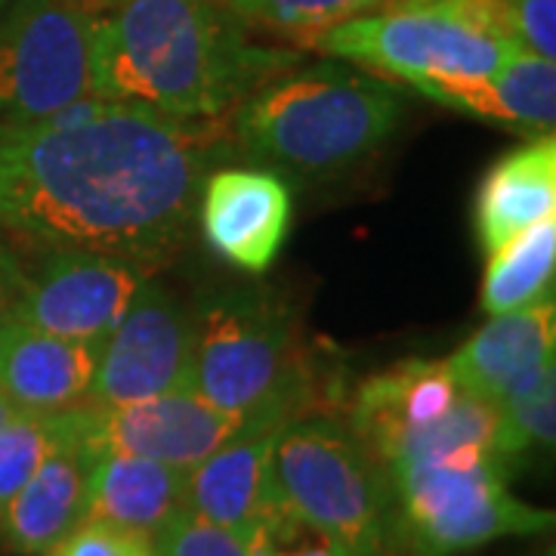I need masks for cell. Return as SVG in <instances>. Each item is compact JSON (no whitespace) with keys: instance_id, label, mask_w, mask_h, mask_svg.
I'll return each instance as SVG.
<instances>
[{"instance_id":"16","label":"cell","mask_w":556,"mask_h":556,"mask_svg":"<svg viewBox=\"0 0 556 556\" xmlns=\"http://www.w3.org/2000/svg\"><path fill=\"white\" fill-rule=\"evenodd\" d=\"M556 306L554 298L535 306L497 313L448 358V371L460 390L497 405L522 380L554 365Z\"/></svg>"},{"instance_id":"6","label":"cell","mask_w":556,"mask_h":556,"mask_svg":"<svg viewBox=\"0 0 556 556\" xmlns=\"http://www.w3.org/2000/svg\"><path fill=\"white\" fill-rule=\"evenodd\" d=\"M350 430L383 470L412 460L497 452V405L457 387L448 362L405 358L365 380L350 405Z\"/></svg>"},{"instance_id":"12","label":"cell","mask_w":556,"mask_h":556,"mask_svg":"<svg viewBox=\"0 0 556 556\" xmlns=\"http://www.w3.org/2000/svg\"><path fill=\"white\" fill-rule=\"evenodd\" d=\"M146 278L149 266L137 260L90 251H50L35 273H22L13 316L56 338L102 343Z\"/></svg>"},{"instance_id":"27","label":"cell","mask_w":556,"mask_h":556,"mask_svg":"<svg viewBox=\"0 0 556 556\" xmlns=\"http://www.w3.org/2000/svg\"><path fill=\"white\" fill-rule=\"evenodd\" d=\"M50 556H152V538L84 519L78 529L50 551Z\"/></svg>"},{"instance_id":"8","label":"cell","mask_w":556,"mask_h":556,"mask_svg":"<svg viewBox=\"0 0 556 556\" xmlns=\"http://www.w3.org/2000/svg\"><path fill=\"white\" fill-rule=\"evenodd\" d=\"M93 13L80 0L0 7V127H25L93 100Z\"/></svg>"},{"instance_id":"9","label":"cell","mask_w":556,"mask_h":556,"mask_svg":"<svg viewBox=\"0 0 556 556\" xmlns=\"http://www.w3.org/2000/svg\"><path fill=\"white\" fill-rule=\"evenodd\" d=\"M306 47L412 87L485 78L522 50L430 7L356 16L309 38Z\"/></svg>"},{"instance_id":"28","label":"cell","mask_w":556,"mask_h":556,"mask_svg":"<svg viewBox=\"0 0 556 556\" xmlns=\"http://www.w3.org/2000/svg\"><path fill=\"white\" fill-rule=\"evenodd\" d=\"M517 47L541 60H556V0H504Z\"/></svg>"},{"instance_id":"31","label":"cell","mask_w":556,"mask_h":556,"mask_svg":"<svg viewBox=\"0 0 556 556\" xmlns=\"http://www.w3.org/2000/svg\"><path fill=\"white\" fill-rule=\"evenodd\" d=\"M0 219H3V167H0ZM3 229V226H0Z\"/></svg>"},{"instance_id":"10","label":"cell","mask_w":556,"mask_h":556,"mask_svg":"<svg viewBox=\"0 0 556 556\" xmlns=\"http://www.w3.org/2000/svg\"><path fill=\"white\" fill-rule=\"evenodd\" d=\"M192 313L161 281L146 278L102 340L84 405H127L189 387Z\"/></svg>"},{"instance_id":"4","label":"cell","mask_w":556,"mask_h":556,"mask_svg":"<svg viewBox=\"0 0 556 556\" xmlns=\"http://www.w3.org/2000/svg\"><path fill=\"white\" fill-rule=\"evenodd\" d=\"M309 380L294 313L273 294L229 288L192 316L189 387L248 430L294 420Z\"/></svg>"},{"instance_id":"22","label":"cell","mask_w":556,"mask_h":556,"mask_svg":"<svg viewBox=\"0 0 556 556\" xmlns=\"http://www.w3.org/2000/svg\"><path fill=\"white\" fill-rule=\"evenodd\" d=\"M219 3L236 20L257 22L263 28H276L306 43L340 22L393 10L402 0H219Z\"/></svg>"},{"instance_id":"21","label":"cell","mask_w":556,"mask_h":556,"mask_svg":"<svg viewBox=\"0 0 556 556\" xmlns=\"http://www.w3.org/2000/svg\"><path fill=\"white\" fill-rule=\"evenodd\" d=\"M556 269V217L541 219L504 248L489 254L482 278V309L489 316L514 313L551 298Z\"/></svg>"},{"instance_id":"30","label":"cell","mask_w":556,"mask_h":556,"mask_svg":"<svg viewBox=\"0 0 556 556\" xmlns=\"http://www.w3.org/2000/svg\"><path fill=\"white\" fill-rule=\"evenodd\" d=\"M13 415V408H10V402H7V399L0 396V427H3V420H7V417Z\"/></svg>"},{"instance_id":"32","label":"cell","mask_w":556,"mask_h":556,"mask_svg":"<svg viewBox=\"0 0 556 556\" xmlns=\"http://www.w3.org/2000/svg\"><path fill=\"white\" fill-rule=\"evenodd\" d=\"M3 3H7V0H0V7H3Z\"/></svg>"},{"instance_id":"17","label":"cell","mask_w":556,"mask_h":556,"mask_svg":"<svg viewBox=\"0 0 556 556\" xmlns=\"http://www.w3.org/2000/svg\"><path fill=\"white\" fill-rule=\"evenodd\" d=\"M281 427L244 430L217 452L186 470L182 507L251 538L276 510L273 497V448Z\"/></svg>"},{"instance_id":"23","label":"cell","mask_w":556,"mask_h":556,"mask_svg":"<svg viewBox=\"0 0 556 556\" xmlns=\"http://www.w3.org/2000/svg\"><path fill=\"white\" fill-rule=\"evenodd\" d=\"M501 437L497 452L504 460L529 448H551L556 439V371L554 365L522 380L507 399L497 402Z\"/></svg>"},{"instance_id":"26","label":"cell","mask_w":556,"mask_h":556,"mask_svg":"<svg viewBox=\"0 0 556 556\" xmlns=\"http://www.w3.org/2000/svg\"><path fill=\"white\" fill-rule=\"evenodd\" d=\"M251 556H358L340 541L276 507L251 535Z\"/></svg>"},{"instance_id":"13","label":"cell","mask_w":556,"mask_h":556,"mask_svg":"<svg viewBox=\"0 0 556 556\" xmlns=\"http://www.w3.org/2000/svg\"><path fill=\"white\" fill-rule=\"evenodd\" d=\"M291 217V189L276 170L214 167L201 186V232L219 257L241 273L263 276L276 263Z\"/></svg>"},{"instance_id":"20","label":"cell","mask_w":556,"mask_h":556,"mask_svg":"<svg viewBox=\"0 0 556 556\" xmlns=\"http://www.w3.org/2000/svg\"><path fill=\"white\" fill-rule=\"evenodd\" d=\"M186 470L149 457L93 452L84 519L152 538L182 507Z\"/></svg>"},{"instance_id":"5","label":"cell","mask_w":556,"mask_h":556,"mask_svg":"<svg viewBox=\"0 0 556 556\" xmlns=\"http://www.w3.org/2000/svg\"><path fill=\"white\" fill-rule=\"evenodd\" d=\"M276 507L358 556H387L393 485L362 439L331 417H294L273 448Z\"/></svg>"},{"instance_id":"2","label":"cell","mask_w":556,"mask_h":556,"mask_svg":"<svg viewBox=\"0 0 556 556\" xmlns=\"http://www.w3.org/2000/svg\"><path fill=\"white\" fill-rule=\"evenodd\" d=\"M300 56L260 47L217 0H109L93 13L102 100L217 121Z\"/></svg>"},{"instance_id":"7","label":"cell","mask_w":556,"mask_h":556,"mask_svg":"<svg viewBox=\"0 0 556 556\" xmlns=\"http://www.w3.org/2000/svg\"><path fill=\"white\" fill-rule=\"evenodd\" d=\"M387 477L399 497L396 522L417 556H452L554 526L551 510L510 492L507 460L495 452L396 464Z\"/></svg>"},{"instance_id":"11","label":"cell","mask_w":556,"mask_h":556,"mask_svg":"<svg viewBox=\"0 0 556 556\" xmlns=\"http://www.w3.org/2000/svg\"><path fill=\"white\" fill-rule=\"evenodd\" d=\"M84 442L93 452L149 457L192 470L229 439L248 430L241 417L223 412L192 387L127 405H75Z\"/></svg>"},{"instance_id":"15","label":"cell","mask_w":556,"mask_h":556,"mask_svg":"<svg viewBox=\"0 0 556 556\" xmlns=\"http://www.w3.org/2000/svg\"><path fill=\"white\" fill-rule=\"evenodd\" d=\"M102 343L47 334L22 318L0 325V396L16 412L56 415L80 405Z\"/></svg>"},{"instance_id":"14","label":"cell","mask_w":556,"mask_h":556,"mask_svg":"<svg viewBox=\"0 0 556 556\" xmlns=\"http://www.w3.org/2000/svg\"><path fill=\"white\" fill-rule=\"evenodd\" d=\"M93 448L84 442L75 408L62 412V433L38 470L3 510V538L25 556L50 554L84 522Z\"/></svg>"},{"instance_id":"19","label":"cell","mask_w":556,"mask_h":556,"mask_svg":"<svg viewBox=\"0 0 556 556\" xmlns=\"http://www.w3.org/2000/svg\"><path fill=\"white\" fill-rule=\"evenodd\" d=\"M417 93L473 118L497 121L526 134H551L556 121V65L517 50L485 78L417 84Z\"/></svg>"},{"instance_id":"18","label":"cell","mask_w":556,"mask_h":556,"mask_svg":"<svg viewBox=\"0 0 556 556\" xmlns=\"http://www.w3.org/2000/svg\"><path fill=\"white\" fill-rule=\"evenodd\" d=\"M551 217H556V139L538 134L495 161L482 179L473 207L479 248L492 254Z\"/></svg>"},{"instance_id":"3","label":"cell","mask_w":556,"mask_h":556,"mask_svg":"<svg viewBox=\"0 0 556 556\" xmlns=\"http://www.w3.org/2000/svg\"><path fill=\"white\" fill-rule=\"evenodd\" d=\"M402 121V97L350 62L285 68L236 105L232 149L303 179L340 177L368 161Z\"/></svg>"},{"instance_id":"29","label":"cell","mask_w":556,"mask_h":556,"mask_svg":"<svg viewBox=\"0 0 556 556\" xmlns=\"http://www.w3.org/2000/svg\"><path fill=\"white\" fill-rule=\"evenodd\" d=\"M20 288H22V266L16 257L3 254L0 251V325L7 318H13L16 313V303H20Z\"/></svg>"},{"instance_id":"1","label":"cell","mask_w":556,"mask_h":556,"mask_svg":"<svg viewBox=\"0 0 556 556\" xmlns=\"http://www.w3.org/2000/svg\"><path fill=\"white\" fill-rule=\"evenodd\" d=\"M232 152L214 121L80 100L25 127H0V226L47 251L149 266L189 236L207 174Z\"/></svg>"},{"instance_id":"25","label":"cell","mask_w":556,"mask_h":556,"mask_svg":"<svg viewBox=\"0 0 556 556\" xmlns=\"http://www.w3.org/2000/svg\"><path fill=\"white\" fill-rule=\"evenodd\" d=\"M152 556H251V538L177 507L152 535Z\"/></svg>"},{"instance_id":"24","label":"cell","mask_w":556,"mask_h":556,"mask_svg":"<svg viewBox=\"0 0 556 556\" xmlns=\"http://www.w3.org/2000/svg\"><path fill=\"white\" fill-rule=\"evenodd\" d=\"M62 433V412L56 415H31L16 412L0 427V517L10 501L38 470L43 455L56 445Z\"/></svg>"}]
</instances>
